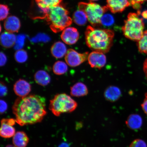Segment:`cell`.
Segmentation results:
<instances>
[{"label": "cell", "mask_w": 147, "mask_h": 147, "mask_svg": "<svg viewBox=\"0 0 147 147\" xmlns=\"http://www.w3.org/2000/svg\"><path fill=\"white\" fill-rule=\"evenodd\" d=\"M13 143L16 147H26L29 142V139L25 132L18 131L13 138Z\"/></svg>", "instance_id": "17"}, {"label": "cell", "mask_w": 147, "mask_h": 147, "mask_svg": "<svg viewBox=\"0 0 147 147\" xmlns=\"http://www.w3.org/2000/svg\"><path fill=\"white\" fill-rule=\"evenodd\" d=\"M34 80L37 84L45 86L49 84L51 82V77L47 71L44 70L38 71L34 75Z\"/></svg>", "instance_id": "21"}, {"label": "cell", "mask_w": 147, "mask_h": 147, "mask_svg": "<svg viewBox=\"0 0 147 147\" xmlns=\"http://www.w3.org/2000/svg\"><path fill=\"white\" fill-rule=\"evenodd\" d=\"M28 58L27 52L24 49H19L15 53V59L18 63H24L27 60Z\"/></svg>", "instance_id": "25"}, {"label": "cell", "mask_w": 147, "mask_h": 147, "mask_svg": "<svg viewBox=\"0 0 147 147\" xmlns=\"http://www.w3.org/2000/svg\"><path fill=\"white\" fill-rule=\"evenodd\" d=\"M107 7L113 13L121 12L129 6L128 0H107Z\"/></svg>", "instance_id": "11"}, {"label": "cell", "mask_w": 147, "mask_h": 147, "mask_svg": "<svg viewBox=\"0 0 147 147\" xmlns=\"http://www.w3.org/2000/svg\"><path fill=\"white\" fill-rule=\"evenodd\" d=\"M0 105H1V108H0L1 113V114L4 113L6 111L8 108L7 104L5 101L1 100Z\"/></svg>", "instance_id": "31"}, {"label": "cell", "mask_w": 147, "mask_h": 147, "mask_svg": "<svg viewBox=\"0 0 147 147\" xmlns=\"http://www.w3.org/2000/svg\"><path fill=\"white\" fill-rule=\"evenodd\" d=\"M1 96L3 97L6 95L8 92L7 87L5 84L3 83V82H1Z\"/></svg>", "instance_id": "30"}, {"label": "cell", "mask_w": 147, "mask_h": 147, "mask_svg": "<svg viewBox=\"0 0 147 147\" xmlns=\"http://www.w3.org/2000/svg\"><path fill=\"white\" fill-rule=\"evenodd\" d=\"M16 122L13 119H3L1 121L0 135L4 138L13 137L15 134L16 130L13 126Z\"/></svg>", "instance_id": "8"}, {"label": "cell", "mask_w": 147, "mask_h": 147, "mask_svg": "<svg viewBox=\"0 0 147 147\" xmlns=\"http://www.w3.org/2000/svg\"><path fill=\"white\" fill-rule=\"evenodd\" d=\"M140 14L139 10L137 13H130L122 27L124 36L132 41H138L144 32V24L142 18L140 17Z\"/></svg>", "instance_id": "4"}, {"label": "cell", "mask_w": 147, "mask_h": 147, "mask_svg": "<svg viewBox=\"0 0 147 147\" xmlns=\"http://www.w3.org/2000/svg\"><path fill=\"white\" fill-rule=\"evenodd\" d=\"M78 8L85 13L88 21L94 27L101 25V18L108 10L107 6H101L100 5L92 2L80 3Z\"/></svg>", "instance_id": "6"}, {"label": "cell", "mask_w": 147, "mask_h": 147, "mask_svg": "<svg viewBox=\"0 0 147 147\" xmlns=\"http://www.w3.org/2000/svg\"><path fill=\"white\" fill-rule=\"evenodd\" d=\"M13 90L15 93L19 97L27 96L31 91L30 84L25 80L20 79L15 83Z\"/></svg>", "instance_id": "12"}, {"label": "cell", "mask_w": 147, "mask_h": 147, "mask_svg": "<svg viewBox=\"0 0 147 147\" xmlns=\"http://www.w3.org/2000/svg\"><path fill=\"white\" fill-rule=\"evenodd\" d=\"M145 97L144 100L141 104V107L144 113L147 115V93L145 94Z\"/></svg>", "instance_id": "32"}, {"label": "cell", "mask_w": 147, "mask_h": 147, "mask_svg": "<svg viewBox=\"0 0 147 147\" xmlns=\"http://www.w3.org/2000/svg\"><path fill=\"white\" fill-rule=\"evenodd\" d=\"M85 34L86 44L93 51L106 53L113 45L115 36L113 30L95 28L89 26Z\"/></svg>", "instance_id": "2"}, {"label": "cell", "mask_w": 147, "mask_h": 147, "mask_svg": "<svg viewBox=\"0 0 147 147\" xmlns=\"http://www.w3.org/2000/svg\"><path fill=\"white\" fill-rule=\"evenodd\" d=\"M137 42V46L139 52L147 54V30L144 31L142 37Z\"/></svg>", "instance_id": "24"}, {"label": "cell", "mask_w": 147, "mask_h": 147, "mask_svg": "<svg viewBox=\"0 0 147 147\" xmlns=\"http://www.w3.org/2000/svg\"><path fill=\"white\" fill-rule=\"evenodd\" d=\"M35 1L38 6L45 14L51 8L59 5L62 0H35Z\"/></svg>", "instance_id": "20"}, {"label": "cell", "mask_w": 147, "mask_h": 147, "mask_svg": "<svg viewBox=\"0 0 147 147\" xmlns=\"http://www.w3.org/2000/svg\"><path fill=\"white\" fill-rule=\"evenodd\" d=\"M104 95L107 100L110 102H115L120 98L121 92L119 88L111 86L107 88Z\"/></svg>", "instance_id": "16"}, {"label": "cell", "mask_w": 147, "mask_h": 147, "mask_svg": "<svg viewBox=\"0 0 147 147\" xmlns=\"http://www.w3.org/2000/svg\"><path fill=\"white\" fill-rule=\"evenodd\" d=\"M79 33L74 27L66 28L62 32L61 37L64 43L68 45L76 43L79 38Z\"/></svg>", "instance_id": "10"}, {"label": "cell", "mask_w": 147, "mask_h": 147, "mask_svg": "<svg viewBox=\"0 0 147 147\" xmlns=\"http://www.w3.org/2000/svg\"><path fill=\"white\" fill-rule=\"evenodd\" d=\"M58 147H69V145L66 143H63L59 145Z\"/></svg>", "instance_id": "35"}, {"label": "cell", "mask_w": 147, "mask_h": 147, "mask_svg": "<svg viewBox=\"0 0 147 147\" xmlns=\"http://www.w3.org/2000/svg\"><path fill=\"white\" fill-rule=\"evenodd\" d=\"M89 55L87 52L80 53L73 49H69L65 56V60L70 67H76L88 60Z\"/></svg>", "instance_id": "7"}, {"label": "cell", "mask_w": 147, "mask_h": 147, "mask_svg": "<svg viewBox=\"0 0 147 147\" xmlns=\"http://www.w3.org/2000/svg\"><path fill=\"white\" fill-rule=\"evenodd\" d=\"M89 1L90 2H93L98 1V0H89Z\"/></svg>", "instance_id": "38"}, {"label": "cell", "mask_w": 147, "mask_h": 147, "mask_svg": "<svg viewBox=\"0 0 147 147\" xmlns=\"http://www.w3.org/2000/svg\"><path fill=\"white\" fill-rule=\"evenodd\" d=\"M134 9L139 10L141 7V5L147 0H128Z\"/></svg>", "instance_id": "28"}, {"label": "cell", "mask_w": 147, "mask_h": 147, "mask_svg": "<svg viewBox=\"0 0 147 147\" xmlns=\"http://www.w3.org/2000/svg\"><path fill=\"white\" fill-rule=\"evenodd\" d=\"M9 11L8 5L4 4L0 5V20L1 21L7 18L9 14Z\"/></svg>", "instance_id": "27"}, {"label": "cell", "mask_w": 147, "mask_h": 147, "mask_svg": "<svg viewBox=\"0 0 147 147\" xmlns=\"http://www.w3.org/2000/svg\"><path fill=\"white\" fill-rule=\"evenodd\" d=\"M129 147H147V146L144 141L141 139H137L131 143Z\"/></svg>", "instance_id": "29"}, {"label": "cell", "mask_w": 147, "mask_h": 147, "mask_svg": "<svg viewBox=\"0 0 147 147\" xmlns=\"http://www.w3.org/2000/svg\"><path fill=\"white\" fill-rule=\"evenodd\" d=\"M115 23L113 16L110 14H105L102 16L100 20V24L105 26H110Z\"/></svg>", "instance_id": "26"}, {"label": "cell", "mask_w": 147, "mask_h": 147, "mask_svg": "<svg viewBox=\"0 0 147 147\" xmlns=\"http://www.w3.org/2000/svg\"><path fill=\"white\" fill-rule=\"evenodd\" d=\"M51 51V54L54 57L59 59L65 56L67 50L65 44L61 42L58 41L53 44Z\"/></svg>", "instance_id": "14"}, {"label": "cell", "mask_w": 147, "mask_h": 147, "mask_svg": "<svg viewBox=\"0 0 147 147\" xmlns=\"http://www.w3.org/2000/svg\"><path fill=\"white\" fill-rule=\"evenodd\" d=\"M53 70L55 74L58 75H63L67 72L68 67L67 64L62 61H57L53 66Z\"/></svg>", "instance_id": "23"}, {"label": "cell", "mask_w": 147, "mask_h": 147, "mask_svg": "<svg viewBox=\"0 0 147 147\" xmlns=\"http://www.w3.org/2000/svg\"><path fill=\"white\" fill-rule=\"evenodd\" d=\"M126 124L129 128L131 129H138L142 125V117L137 114L130 115L126 121Z\"/></svg>", "instance_id": "19"}, {"label": "cell", "mask_w": 147, "mask_h": 147, "mask_svg": "<svg viewBox=\"0 0 147 147\" xmlns=\"http://www.w3.org/2000/svg\"><path fill=\"white\" fill-rule=\"evenodd\" d=\"M0 57H0L1 58V62H0L1 66H4L5 63H6L7 61V57L5 54L2 52L1 53Z\"/></svg>", "instance_id": "33"}, {"label": "cell", "mask_w": 147, "mask_h": 147, "mask_svg": "<svg viewBox=\"0 0 147 147\" xmlns=\"http://www.w3.org/2000/svg\"><path fill=\"white\" fill-rule=\"evenodd\" d=\"M88 93L87 86L82 82L77 83L71 88V94L73 96H83L87 95Z\"/></svg>", "instance_id": "18"}, {"label": "cell", "mask_w": 147, "mask_h": 147, "mask_svg": "<svg viewBox=\"0 0 147 147\" xmlns=\"http://www.w3.org/2000/svg\"><path fill=\"white\" fill-rule=\"evenodd\" d=\"M88 60L92 67L98 69L104 67L107 61L106 57L104 53L96 51H93L90 53Z\"/></svg>", "instance_id": "9"}, {"label": "cell", "mask_w": 147, "mask_h": 147, "mask_svg": "<svg viewBox=\"0 0 147 147\" xmlns=\"http://www.w3.org/2000/svg\"><path fill=\"white\" fill-rule=\"evenodd\" d=\"M16 36L12 33L8 32H3L1 36V45L3 47L10 48L15 45Z\"/></svg>", "instance_id": "15"}, {"label": "cell", "mask_w": 147, "mask_h": 147, "mask_svg": "<svg viewBox=\"0 0 147 147\" xmlns=\"http://www.w3.org/2000/svg\"><path fill=\"white\" fill-rule=\"evenodd\" d=\"M143 69L147 80V58L145 60L143 64Z\"/></svg>", "instance_id": "34"}, {"label": "cell", "mask_w": 147, "mask_h": 147, "mask_svg": "<svg viewBox=\"0 0 147 147\" xmlns=\"http://www.w3.org/2000/svg\"><path fill=\"white\" fill-rule=\"evenodd\" d=\"M142 15L144 18H147V11H145L142 13Z\"/></svg>", "instance_id": "36"}, {"label": "cell", "mask_w": 147, "mask_h": 147, "mask_svg": "<svg viewBox=\"0 0 147 147\" xmlns=\"http://www.w3.org/2000/svg\"><path fill=\"white\" fill-rule=\"evenodd\" d=\"M6 147H16L14 146H13V145H8V146H7Z\"/></svg>", "instance_id": "37"}, {"label": "cell", "mask_w": 147, "mask_h": 147, "mask_svg": "<svg viewBox=\"0 0 147 147\" xmlns=\"http://www.w3.org/2000/svg\"><path fill=\"white\" fill-rule=\"evenodd\" d=\"M4 26L7 32L12 33L18 32L21 27V23L18 18L11 16L5 20Z\"/></svg>", "instance_id": "13"}, {"label": "cell", "mask_w": 147, "mask_h": 147, "mask_svg": "<svg viewBox=\"0 0 147 147\" xmlns=\"http://www.w3.org/2000/svg\"><path fill=\"white\" fill-rule=\"evenodd\" d=\"M77 107V102L71 96L61 93L56 95L50 100L49 109L53 114L58 117L62 113L74 111Z\"/></svg>", "instance_id": "5"}, {"label": "cell", "mask_w": 147, "mask_h": 147, "mask_svg": "<svg viewBox=\"0 0 147 147\" xmlns=\"http://www.w3.org/2000/svg\"><path fill=\"white\" fill-rule=\"evenodd\" d=\"M69 14L68 11L59 5L49 9L45 17L51 30L58 33L72 24V20Z\"/></svg>", "instance_id": "3"}, {"label": "cell", "mask_w": 147, "mask_h": 147, "mask_svg": "<svg viewBox=\"0 0 147 147\" xmlns=\"http://www.w3.org/2000/svg\"><path fill=\"white\" fill-rule=\"evenodd\" d=\"M73 20L76 24L80 26L85 25L88 20L85 13L83 11L79 9L74 13Z\"/></svg>", "instance_id": "22"}, {"label": "cell", "mask_w": 147, "mask_h": 147, "mask_svg": "<svg viewBox=\"0 0 147 147\" xmlns=\"http://www.w3.org/2000/svg\"><path fill=\"white\" fill-rule=\"evenodd\" d=\"M16 123L21 126L41 122L47 114L45 99L36 95L19 97L12 107Z\"/></svg>", "instance_id": "1"}]
</instances>
